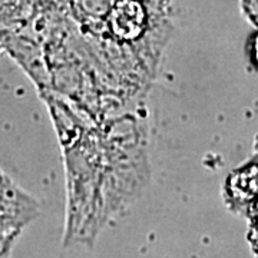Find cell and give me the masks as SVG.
<instances>
[{"label":"cell","mask_w":258,"mask_h":258,"mask_svg":"<svg viewBox=\"0 0 258 258\" xmlns=\"http://www.w3.org/2000/svg\"><path fill=\"white\" fill-rule=\"evenodd\" d=\"M227 191L238 204H249L258 198V164L235 171L227 182Z\"/></svg>","instance_id":"2"},{"label":"cell","mask_w":258,"mask_h":258,"mask_svg":"<svg viewBox=\"0 0 258 258\" xmlns=\"http://www.w3.org/2000/svg\"><path fill=\"white\" fill-rule=\"evenodd\" d=\"M144 22L145 10L137 0H122L118 2L112 9L111 23L118 36H137L142 30Z\"/></svg>","instance_id":"1"},{"label":"cell","mask_w":258,"mask_h":258,"mask_svg":"<svg viewBox=\"0 0 258 258\" xmlns=\"http://www.w3.org/2000/svg\"><path fill=\"white\" fill-rule=\"evenodd\" d=\"M251 55H252V60L254 63L258 66V33L252 39V43H251Z\"/></svg>","instance_id":"3"}]
</instances>
